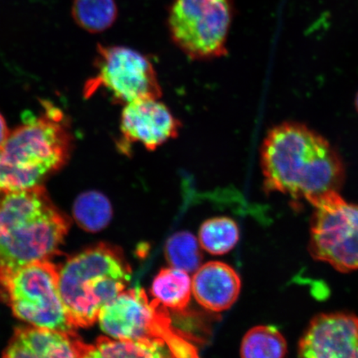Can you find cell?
Masks as SVG:
<instances>
[{"instance_id": "6da1fadb", "label": "cell", "mask_w": 358, "mask_h": 358, "mask_svg": "<svg viewBox=\"0 0 358 358\" xmlns=\"http://www.w3.org/2000/svg\"><path fill=\"white\" fill-rule=\"evenodd\" d=\"M262 167L268 191L308 201L338 192L344 179L343 161L329 141L297 123L280 124L267 134Z\"/></svg>"}, {"instance_id": "7a4b0ae2", "label": "cell", "mask_w": 358, "mask_h": 358, "mask_svg": "<svg viewBox=\"0 0 358 358\" xmlns=\"http://www.w3.org/2000/svg\"><path fill=\"white\" fill-rule=\"evenodd\" d=\"M39 115H27L0 146V191L10 192L41 185L43 179L65 166L73 148L66 116L43 102Z\"/></svg>"}, {"instance_id": "3957f363", "label": "cell", "mask_w": 358, "mask_h": 358, "mask_svg": "<svg viewBox=\"0 0 358 358\" xmlns=\"http://www.w3.org/2000/svg\"><path fill=\"white\" fill-rule=\"evenodd\" d=\"M70 222L42 185L3 192L0 200V271L49 259Z\"/></svg>"}, {"instance_id": "277c9868", "label": "cell", "mask_w": 358, "mask_h": 358, "mask_svg": "<svg viewBox=\"0 0 358 358\" xmlns=\"http://www.w3.org/2000/svg\"><path fill=\"white\" fill-rule=\"evenodd\" d=\"M131 274L120 250L102 243L58 268V289L74 328L95 324L101 308L127 289Z\"/></svg>"}, {"instance_id": "5b68a950", "label": "cell", "mask_w": 358, "mask_h": 358, "mask_svg": "<svg viewBox=\"0 0 358 358\" xmlns=\"http://www.w3.org/2000/svg\"><path fill=\"white\" fill-rule=\"evenodd\" d=\"M58 268L43 259L0 271V298L30 325L73 332L58 289Z\"/></svg>"}, {"instance_id": "8992f818", "label": "cell", "mask_w": 358, "mask_h": 358, "mask_svg": "<svg viewBox=\"0 0 358 358\" xmlns=\"http://www.w3.org/2000/svg\"><path fill=\"white\" fill-rule=\"evenodd\" d=\"M103 332L117 339H159L172 357H196L198 350L172 327L167 308L141 288L124 289L98 315Z\"/></svg>"}, {"instance_id": "52a82bcc", "label": "cell", "mask_w": 358, "mask_h": 358, "mask_svg": "<svg viewBox=\"0 0 358 358\" xmlns=\"http://www.w3.org/2000/svg\"><path fill=\"white\" fill-rule=\"evenodd\" d=\"M232 17V0H173L167 25L172 41L187 57L210 60L226 55Z\"/></svg>"}, {"instance_id": "ba28073f", "label": "cell", "mask_w": 358, "mask_h": 358, "mask_svg": "<svg viewBox=\"0 0 358 358\" xmlns=\"http://www.w3.org/2000/svg\"><path fill=\"white\" fill-rule=\"evenodd\" d=\"M94 66L96 73L83 87L86 99L103 92L113 103L124 106L138 100L162 96L153 64L134 49L98 45Z\"/></svg>"}, {"instance_id": "9c48e42d", "label": "cell", "mask_w": 358, "mask_h": 358, "mask_svg": "<svg viewBox=\"0 0 358 358\" xmlns=\"http://www.w3.org/2000/svg\"><path fill=\"white\" fill-rule=\"evenodd\" d=\"M315 208L308 250L340 272L358 270V205L332 191L308 201Z\"/></svg>"}, {"instance_id": "30bf717a", "label": "cell", "mask_w": 358, "mask_h": 358, "mask_svg": "<svg viewBox=\"0 0 358 358\" xmlns=\"http://www.w3.org/2000/svg\"><path fill=\"white\" fill-rule=\"evenodd\" d=\"M159 99L147 98L124 106L120 122L123 153L133 144L154 151L178 137L181 123Z\"/></svg>"}, {"instance_id": "8fae6325", "label": "cell", "mask_w": 358, "mask_h": 358, "mask_svg": "<svg viewBox=\"0 0 358 358\" xmlns=\"http://www.w3.org/2000/svg\"><path fill=\"white\" fill-rule=\"evenodd\" d=\"M298 355L310 358H358V317L348 313H320L299 343Z\"/></svg>"}, {"instance_id": "7c38bea8", "label": "cell", "mask_w": 358, "mask_h": 358, "mask_svg": "<svg viewBox=\"0 0 358 358\" xmlns=\"http://www.w3.org/2000/svg\"><path fill=\"white\" fill-rule=\"evenodd\" d=\"M87 344L73 332L30 325L15 329L3 357H87Z\"/></svg>"}, {"instance_id": "4fadbf2b", "label": "cell", "mask_w": 358, "mask_h": 358, "mask_svg": "<svg viewBox=\"0 0 358 358\" xmlns=\"http://www.w3.org/2000/svg\"><path fill=\"white\" fill-rule=\"evenodd\" d=\"M240 276L234 268L221 262H210L194 272L192 293L209 311L220 313L230 308L238 299Z\"/></svg>"}, {"instance_id": "5bb4252c", "label": "cell", "mask_w": 358, "mask_h": 358, "mask_svg": "<svg viewBox=\"0 0 358 358\" xmlns=\"http://www.w3.org/2000/svg\"><path fill=\"white\" fill-rule=\"evenodd\" d=\"M172 357L159 339H117L101 337L88 345L87 357Z\"/></svg>"}, {"instance_id": "9a60e30c", "label": "cell", "mask_w": 358, "mask_h": 358, "mask_svg": "<svg viewBox=\"0 0 358 358\" xmlns=\"http://www.w3.org/2000/svg\"><path fill=\"white\" fill-rule=\"evenodd\" d=\"M151 292L155 299L166 308L185 312L192 294L189 273L179 268H162L155 277Z\"/></svg>"}, {"instance_id": "2e32d148", "label": "cell", "mask_w": 358, "mask_h": 358, "mask_svg": "<svg viewBox=\"0 0 358 358\" xmlns=\"http://www.w3.org/2000/svg\"><path fill=\"white\" fill-rule=\"evenodd\" d=\"M73 217L84 231L96 234L109 225L113 209L106 196L97 191L80 194L73 204Z\"/></svg>"}, {"instance_id": "e0dca14e", "label": "cell", "mask_w": 358, "mask_h": 358, "mask_svg": "<svg viewBox=\"0 0 358 358\" xmlns=\"http://www.w3.org/2000/svg\"><path fill=\"white\" fill-rule=\"evenodd\" d=\"M71 15L80 29L101 34L117 20L118 6L115 0H73Z\"/></svg>"}, {"instance_id": "ac0fdd59", "label": "cell", "mask_w": 358, "mask_h": 358, "mask_svg": "<svg viewBox=\"0 0 358 358\" xmlns=\"http://www.w3.org/2000/svg\"><path fill=\"white\" fill-rule=\"evenodd\" d=\"M241 356L244 358H278L287 355L284 336L273 326L254 327L241 342Z\"/></svg>"}, {"instance_id": "d6986e66", "label": "cell", "mask_w": 358, "mask_h": 358, "mask_svg": "<svg viewBox=\"0 0 358 358\" xmlns=\"http://www.w3.org/2000/svg\"><path fill=\"white\" fill-rule=\"evenodd\" d=\"M239 239V227L229 217L209 219L200 227L199 241L201 248L216 256L231 252Z\"/></svg>"}, {"instance_id": "ffe728a7", "label": "cell", "mask_w": 358, "mask_h": 358, "mask_svg": "<svg viewBox=\"0 0 358 358\" xmlns=\"http://www.w3.org/2000/svg\"><path fill=\"white\" fill-rule=\"evenodd\" d=\"M200 248L199 241L190 232H177L165 245V257L171 267L194 273L203 262Z\"/></svg>"}, {"instance_id": "44dd1931", "label": "cell", "mask_w": 358, "mask_h": 358, "mask_svg": "<svg viewBox=\"0 0 358 358\" xmlns=\"http://www.w3.org/2000/svg\"><path fill=\"white\" fill-rule=\"evenodd\" d=\"M10 132V131H8L6 119H4L3 116L0 114V146H1L3 144V142L6 141Z\"/></svg>"}, {"instance_id": "7402d4cb", "label": "cell", "mask_w": 358, "mask_h": 358, "mask_svg": "<svg viewBox=\"0 0 358 358\" xmlns=\"http://www.w3.org/2000/svg\"><path fill=\"white\" fill-rule=\"evenodd\" d=\"M356 107H357V111H358V94H357V98H356Z\"/></svg>"}, {"instance_id": "603a6c76", "label": "cell", "mask_w": 358, "mask_h": 358, "mask_svg": "<svg viewBox=\"0 0 358 358\" xmlns=\"http://www.w3.org/2000/svg\"><path fill=\"white\" fill-rule=\"evenodd\" d=\"M3 194V192L0 191V200H1Z\"/></svg>"}]
</instances>
